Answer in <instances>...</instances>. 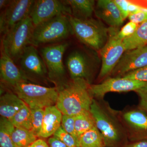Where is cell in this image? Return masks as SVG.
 Returning a JSON list of instances; mask_svg holds the SVG:
<instances>
[{"label":"cell","mask_w":147,"mask_h":147,"mask_svg":"<svg viewBox=\"0 0 147 147\" xmlns=\"http://www.w3.org/2000/svg\"><path fill=\"white\" fill-rule=\"evenodd\" d=\"M88 82L84 79L73 80L59 90L56 106L63 115L75 116L89 111L93 99Z\"/></svg>","instance_id":"6da1fadb"},{"label":"cell","mask_w":147,"mask_h":147,"mask_svg":"<svg viewBox=\"0 0 147 147\" xmlns=\"http://www.w3.org/2000/svg\"><path fill=\"white\" fill-rule=\"evenodd\" d=\"M73 34L85 45L96 50H101L107 42L109 29L92 18L79 19L68 15Z\"/></svg>","instance_id":"7a4b0ae2"},{"label":"cell","mask_w":147,"mask_h":147,"mask_svg":"<svg viewBox=\"0 0 147 147\" xmlns=\"http://www.w3.org/2000/svg\"><path fill=\"white\" fill-rule=\"evenodd\" d=\"M34 28L29 16L3 35L1 47L14 62L19 61L25 49L31 45Z\"/></svg>","instance_id":"3957f363"},{"label":"cell","mask_w":147,"mask_h":147,"mask_svg":"<svg viewBox=\"0 0 147 147\" xmlns=\"http://www.w3.org/2000/svg\"><path fill=\"white\" fill-rule=\"evenodd\" d=\"M73 34L68 15L56 16L34 27L31 45H40L63 40Z\"/></svg>","instance_id":"277c9868"},{"label":"cell","mask_w":147,"mask_h":147,"mask_svg":"<svg viewBox=\"0 0 147 147\" xmlns=\"http://www.w3.org/2000/svg\"><path fill=\"white\" fill-rule=\"evenodd\" d=\"M13 87L16 94L31 109H45L57 103L59 95L58 88L28 82H22Z\"/></svg>","instance_id":"5b68a950"},{"label":"cell","mask_w":147,"mask_h":147,"mask_svg":"<svg viewBox=\"0 0 147 147\" xmlns=\"http://www.w3.org/2000/svg\"><path fill=\"white\" fill-rule=\"evenodd\" d=\"M109 28L108 38L105 45L100 50L102 65L98 78L103 79L110 73L125 52L123 40L118 36L117 28Z\"/></svg>","instance_id":"8992f818"},{"label":"cell","mask_w":147,"mask_h":147,"mask_svg":"<svg viewBox=\"0 0 147 147\" xmlns=\"http://www.w3.org/2000/svg\"><path fill=\"white\" fill-rule=\"evenodd\" d=\"M71 14V9L64 1L37 0L34 1L29 16L35 27L56 16Z\"/></svg>","instance_id":"52a82bcc"},{"label":"cell","mask_w":147,"mask_h":147,"mask_svg":"<svg viewBox=\"0 0 147 147\" xmlns=\"http://www.w3.org/2000/svg\"><path fill=\"white\" fill-rule=\"evenodd\" d=\"M34 0L11 1L0 16V32L5 34L16 24L30 15Z\"/></svg>","instance_id":"ba28073f"},{"label":"cell","mask_w":147,"mask_h":147,"mask_svg":"<svg viewBox=\"0 0 147 147\" xmlns=\"http://www.w3.org/2000/svg\"><path fill=\"white\" fill-rule=\"evenodd\" d=\"M147 85V82L118 77L109 78L101 84L89 85V91L92 96L100 98L108 92L135 91Z\"/></svg>","instance_id":"9c48e42d"},{"label":"cell","mask_w":147,"mask_h":147,"mask_svg":"<svg viewBox=\"0 0 147 147\" xmlns=\"http://www.w3.org/2000/svg\"><path fill=\"white\" fill-rule=\"evenodd\" d=\"M90 112L94 119L95 126L101 133L105 146H113L120 140V132L113 121L93 99Z\"/></svg>","instance_id":"30bf717a"},{"label":"cell","mask_w":147,"mask_h":147,"mask_svg":"<svg viewBox=\"0 0 147 147\" xmlns=\"http://www.w3.org/2000/svg\"><path fill=\"white\" fill-rule=\"evenodd\" d=\"M69 44L63 42L42 47L40 50L42 57L50 78L59 79L64 76L65 68L63 58Z\"/></svg>","instance_id":"8fae6325"},{"label":"cell","mask_w":147,"mask_h":147,"mask_svg":"<svg viewBox=\"0 0 147 147\" xmlns=\"http://www.w3.org/2000/svg\"><path fill=\"white\" fill-rule=\"evenodd\" d=\"M147 65V46L125 51L113 69L115 76H123Z\"/></svg>","instance_id":"7c38bea8"},{"label":"cell","mask_w":147,"mask_h":147,"mask_svg":"<svg viewBox=\"0 0 147 147\" xmlns=\"http://www.w3.org/2000/svg\"><path fill=\"white\" fill-rule=\"evenodd\" d=\"M20 69L25 74L37 77H43L47 73L45 62L36 47L29 45L25 49L20 59Z\"/></svg>","instance_id":"4fadbf2b"},{"label":"cell","mask_w":147,"mask_h":147,"mask_svg":"<svg viewBox=\"0 0 147 147\" xmlns=\"http://www.w3.org/2000/svg\"><path fill=\"white\" fill-rule=\"evenodd\" d=\"M0 74L3 82L14 86L22 82H28V78L14 61L1 47Z\"/></svg>","instance_id":"5bb4252c"},{"label":"cell","mask_w":147,"mask_h":147,"mask_svg":"<svg viewBox=\"0 0 147 147\" xmlns=\"http://www.w3.org/2000/svg\"><path fill=\"white\" fill-rule=\"evenodd\" d=\"M94 13L111 28H117L124 21L122 16L113 0H99L96 2Z\"/></svg>","instance_id":"9a60e30c"},{"label":"cell","mask_w":147,"mask_h":147,"mask_svg":"<svg viewBox=\"0 0 147 147\" xmlns=\"http://www.w3.org/2000/svg\"><path fill=\"white\" fill-rule=\"evenodd\" d=\"M66 65L72 80L84 79L88 82L90 63L84 53L78 51L72 52L67 57Z\"/></svg>","instance_id":"2e32d148"},{"label":"cell","mask_w":147,"mask_h":147,"mask_svg":"<svg viewBox=\"0 0 147 147\" xmlns=\"http://www.w3.org/2000/svg\"><path fill=\"white\" fill-rule=\"evenodd\" d=\"M62 116L56 105L45 108L42 127L38 137L47 138L54 135L61 126Z\"/></svg>","instance_id":"e0dca14e"},{"label":"cell","mask_w":147,"mask_h":147,"mask_svg":"<svg viewBox=\"0 0 147 147\" xmlns=\"http://www.w3.org/2000/svg\"><path fill=\"white\" fill-rule=\"evenodd\" d=\"M25 105L26 103L16 94L6 93L0 98V115L10 121Z\"/></svg>","instance_id":"ac0fdd59"},{"label":"cell","mask_w":147,"mask_h":147,"mask_svg":"<svg viewBox=\"0 0 147 147\" xmlns=\"http://www.w3.org/2000/svg\"><path fill=\"white\" fill-rule=\"evenodd\" d=\"M71 9V16L79 19L91 18L94 12L95 2L93 0L64 1Z\"/></svg>","instance_id":"d6986e66"},{"label":"cell","mask_w":147,"mask_h":147,"mask_svg":"<svg viewBox=\"0 0 147 147\" xmlns=\"http://www.w3.org/2000/svg\"><path fill=\"white\" fill-rule=\"evenodd\" d=\"M123 42L125 51L147 46V21L139 24L134 34Z\"/></svg>","instance_id":"ffe728a7"},{"label":"cell","mask_w":147,"mask_h":147,"mask_svg":"<svg viewBox=\"0 0 147 147\" xmlns=\"http://www.w3.org/2000/svg\"><path fill=\"white\" fill-rule=\"evenodd\" d=\"M104 140L101 133L95 126L80 137L79 147H104Z\"/></svg>","instance_id":"44dd1931"},{"label":"cell","mask_w":147,"mask_h":147,"mask_svg":"<svg viewBox=\"0 0 147 147\" xmlns=\"http://www.w3.org/2000/svg\"><path fill=\"white\" fill-rule=\"evenodd\" d=\"M75 127L79 141L81 136L95 126L94 119L90 111H86L74 116Z\"/></svg>","instance_id":"7402d4cb"},{"label":"cell","mask_w":147,"mask_h":147,"mask_svg":"<svg viewBox=\"0 0 147 147\" xmlns=\"http://www.w3.org/2000/svg\"><path fill=\"white\" fill-rule=\"evenodd\" d=\"M11 138L17 147H28L36 141L37 136L31 130L15 127L11 134Z\"/></svg>","instance_id":"603a6c76"},{"label":"cell","mask_w":147,"mask_h":147,"mask_svg":"<svg viewBox=\"0 0 147 147\" xmlns=\"http://www.w3.org/2000/svg\"><path fill=\"white\" fill-rule=\"evenodd\" d=\"M15 127L7 119L1 117L0 120L1 147H17L13 143L11 134Z\"/></svg>","instance_id":"cb8c5ba5"},{"label":"cell","mask_w":147,"mask_h":147,"mask_svg":"<svg viewBox=\"0 0 147 147\" xmlns=\"http://www.w3.org/2000/svg\"><path fill=\"white\" fill-rule=\"evenodd\" d=\"M123 118L134 128L142 131H147V116L141 111H129L125 113Z\"/></svg>","instance_id":"d4e9b609"},{"label":"cell","mask_w":147,"mask_h":147,"mask_svg":"<svg viewBox=\"0 0 147 147\" xmlns=\"http://www.w3.org/2000/svg\"><path fill=\"white\" fill-rule=\"evenodd\" d=\"M10 121L15 127L31 130V114L29 106L26 104L24 105Z\"/></svg>","instance_id":"484cf974"},{"label":"cell","mask_w":147,"mask_h":147,"mask_svg":"<svg viewBox=\"0 0 147 147\" xmlns=\"http://www.w3.org/2000/svg\"><path fill=\"white\" fill-rule=\"evenodd\" d=\"M30 109L31 114L32 129L31 131L38 137L42 127L45 109L40 108Z\"/></svg>","instance_id":"4316f807"},{"label":"cell","mask_w":147,"mask_h":147,"mask_svg":"<svg viewBox=\"0 0 147 147\" xmlns=\"http://www.w3.org/2000/svg\"><path fill=\"white\" fill-rule=\"evenodd\" d=\"M74 116L63 115L61 126L67 133L71 135L76 142L77 147H79V141L75 127Z\"/></svg>","instance_id":"83f0119b"},{"label":"cell","mask_w":147,"mask_h":147,"mask_svg":"<svg viewBox=\"0 0 147 147\" xmlns=\"http://www.w3.org/2000/svg\"><path fill=\"white\" fill-rule=\"evenodd\" d=\"M53 136L65 144L68 147H77L73 137L67 133L61 126L55 132Z\"/></svg>","instance_id":"f1b7e54d"},{"label":"cell","mask_w":147,"mask_h":147,"mask_svg":"<svg viewBox=\"0 0 147 147\" xmlns=\"http://www.w3.org/2000/svg\"><path fill=\"white\" fill-rule=\"evenodd\" d=\"M121 77L124 79L147 82V65L128 72Z\"/></svg>","instance_id":"f546056e"},{"label":"cell","mask_w":147,"mask_h":147,"mask_svg":"<svg viewBox=\"0 0 147 147\" xmlns=\"http://www.w3.org/2000/svg\"><path fill=\"white\" fill-rule=\"evenodd\" d=\"M138 25L133 22L129 21L119 31V38L123 40L125 38L131 36L136 31Z\"/></svg>","instance_id":"4dcf8cb0"},{"label":"cell","mask_w":147,"mask_h":147,"mask_svg":"<svg viewBox=\"0 0 147 147\" xmlns=\"http://www.w3.org/2000/svg\"><path fill=\"white\" fill-rule=\"evenodd\" d=\"M128 18L130 21L139 25L147 21V10H142L134 14L129 15Z\"/></svg>","instance_id":"1f68e13d"},{"label":"cell","mask_w":147,"mask_h":147,"mask_svg":"<svg viewBox=\"0 0 147 147\" xmlns=\"http://www.w3.org/2000/svg\"><path fill=\"white\" fill-rule=\"evenodd\" d=\"M116 5L119 9L124 20L129 15L128 11V1L126 0H114Z\"/></svg>","instance_id":"d6a6232c"},{"label":"cell","mask_w":147,"mask_h":147,"mask_svg":"<svg viewBox=\"0 0 147 147\" xmlns=\"http://www.w3.org/2000/svg\"><path fill=\"white\" fill-rule=\"evenodd\" d=\"M140 98V107L147 112V85L135 91Z\"/></svg>","instance_id":"836d02e7"},{"label":"cell","mask_w":147,"mask_h":147,"mask_svg":"<svg viewBox=\"0 0 147 147\" xmlns=\"http://www.w3.org/2000/svg\"><path fill=\"white\" fill-rule=\"evenodd\" d=\"M48 143L50 147H68L55 137H51L48 139Z\"/></svg>","instance_id":"e575fe53"},{"label":"cell","mask_w":147,"mask_h":147,"mask_svg":"<svg viewBox=\"0 0 147 147\" xmlns=\"http://www.w3.org/2000/svg\"><path fill=\"white\" fill-rule=\"evenodd\" d=\"M128 1V11L129 15L137 13V12H139L142 10H146V9H143V8L140 7L139 6L130 2L129 1Z\"/></svg>","instance_id":"d590c367"},{"label":"cell","mask_w":147,"mask_h":147,"mask_svg":"<svg viewBox=\"0 0 147 147\" xmlns=\"http://www.w3.org/2000/svg\"><path fill=\"white\" fill-rule=\"evenodd\" d=\"M28 147H49L46 142L42 139L36 140Z\"/></svg>","instance_id":"8d00e7d4"},{"label":"cell","mask_w":147,"mask_h":147,"mask_svg":"<svg viewBox=\"0 0 147 147\" xmlns=\"http://www.w3.org/2000/svg\"><path fill=\"white\" fill-rule=\"evenodd\" d=\"M130 2L136 5L139 6L140 7H142L143 9L147 10V0H134V1H129Z\"/></svg>","instance_id":"74e56055"},{"label":"cell","mask_w":147,"mask_h":147,"mask_svg":"<svg viewBox=\"0 0 147 147\" xmlns=\"http://www.w3.org/2000/svg\"><path fill=\"white\" fill-rule=\"evenodd\" d=\"M128 147H147V140H143L130 145Z\"/></svg>","instance_id":"f35d334b"},{"label":"cell","mask_w":147,"mask_h":147,"mask_svg":"<svg viewBox=\"0 0 147 147\" xmlns=\"http://www.w3.org/2000/svg\"><path fill=\"white\" fill-rule=\"evenodd\" d=\"M11 1L8 0H1L0 1V8L5 9L9 5Z\"/></svg>","instance_id":"ab89813d"}]
</instances>
